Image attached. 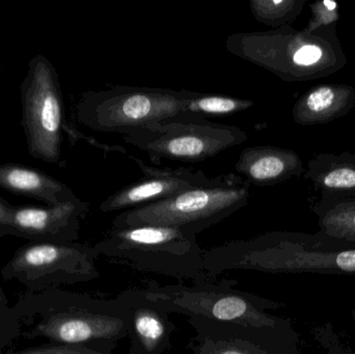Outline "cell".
<instances>
[{
    "mask_svg": "<svg viewBox=\"0 0 355 354\" xmlns=\"http://www.w3.org/2000/svg\"><path fill=\"white\" fill-rule=\"evenodd\" d=\"M235 168L250 184L269 186L297 175L300 161L295 153L288 150L257 145L241 152Z\"/></svg>",
    "mask_w": 355,
    "mask_h": 354,
    "instance_id": "5bb4252c",
    "label": "cell"
},
{
    "mask_svg": "<svg viewBox=\"0 0 355 354\" xmlns=\"http://www.w3.org/2000/svg\"><path fill=\"white\" fill-rule=\"evenodd\" d=\"M347 96V89L343 91L339 87H317L297 102L294 107V118L302 124L323 121L339 112Z\"/></svg>",
    "mask_w": 355,
    "mask_h": 354,
    "instance_id": "e0dca14e",
    "label": "cell"
},
{
    "mask_svg": "<svg viewBox=\"0 0 355 354\" xmlns=\"http://www.w3.org/2000/svg\"><path fill=\"white\" fill-rule=\"evenodd\" d=\"M250 183L235 174L215 177L211 184L193 187L155 204L121 212L112 228L174 227L198 235L248 205Z\"/></svg>",
    "mask_w": 355,
    "mask_h": 354,
    "instance_id": "5b68a950",
    "label": "cell"
},
{
    "mask_svg": "<svg viewBox=\"0 0 355 354\" xmlns=\"http://www.w3.org/2000/svg\"><path fill=\"white\" fill-rule=\"evenodd\" d=\"M236 284L234 280L200 281L191 285L166 286L150 282L141 290L168 314L252 328H291L288 320L269 313L271 310L285 307V303L234 288Z\"/></svg>",
    "mask_w": 355,
    "mask_h": 354,
    "instance_id": "277c9868",
    "label": "cell"
},
{
    "mask_svg": "<svg viewBox=\"0 0 355 354\" xmlns=\"http://www.w3.org/2000/svg\"><path fill=\"white\" fill-rule=\"evenodd\" d=\"M116 345H68L48 342L20 351H4L0 354H112Z\"/></svg>",
    "mask_w": 355,
    "mask_h": 354,
    "instance_id": "44dd1931",
    "label": "cell"
},
{
    "mask_svg": "<svg viewBox=\"0 0 355 354\" xmlns=\"http://www.w3.org/2000/svg\"><path fill=\"white\" fill-rule=\"evenodd\" d=\"M254 105V102L250 99L196 91L186 104L185 114L202 118H223L248 110Z\"/></svg>",
    "mask_w": 355,
    "mask_h": 354,
    "instance_id": "ac0fdd59",
    "label": "cell"
},
{
    "mask_svg": "<svg viewBox=\"0 0 355 354\" xmlns=\"http://www.w3.org/2000/svg\"><path fill=\"white\" fill-rule=\"evenodd\" d=\"M352 319H354V324H355V310L352 311Z\"/></svg>",
    "mask_w": 355,
    "mask_h": 354,
    "instance_id": "484cf974",
    "label": "cell"
},
{
    "mask_svg": "<svg viewBox=\"0 0 355 354\" xmlns=\"http://www.w3.org/2000/svg\"><path fill=\"white\" fill-rule=\"evenodd\" d=\"M250 10L258 22L279 26L293 19L300 8V2L293 0H250Z\"/></svg>",
    "mask_w": 355,
    "mask_h": 354,
    "instance_id": "d6986e66",
    "label": "cell"
},
{
    "mask_svg": "<svg viewBox=\"0 0 355 354\" xmlns=\"http://www.w3.org/2000/svg\"><path fill=\"white\" fill-rule=\"evenodd\" d=\"M137 163L144 176L137 182L123 187L102 202L99 210L103 213L128 211L150 204L158 203L178 193L211 184L214 178H209L200 170L189 168H157L147 166L141 160L130 155Z\"/></svg>",
    "mask_w": 355,
    "mask_h": 354,
    "instance_id": "8fae6325",
    "label": "cell"
},
{
    "mask_svg": "<svg viewBox=\"0 0 355 354\" xmlns=\"http://www.w3.org/2000/svg\"><path fill=\"white\" fill-rule=\"evenodd\" d=\"M125 143L146 152L153 163L162 160L200 162L241 145L248 134L239 127L207 118L183 116L133 129L123 135Z\"/></svg>",
    "mask_w": 355,
    "mask_h": 354,
    "instance_id": "52a82bcc",
    "label": "cell"
},
{
    "mask_svg": "<svg viewBox=\"0 0 355 354\" xmlns=\"http://www.w3.org/2000/svg\"><path fill=\"white\" fill-rule=\"evenodd\" d=\"M116 299L128 313L126 354H166L177 330L170 314L148 299L141 288L127 289Z\"/></svg>",
    "mask_w": 355,
    "mask_h": 354,
    "instance_id": "4fadbf2b",
    "label": "cell"
},
{
    "mask_svg": "<svg viewBox=\"0 0 355 354\" xmlns=\"http://www.w3.org/2000/svg\"><path fill=\"white\" fill-rule=\"evenodd\" d=\"M198 235L174 227L133 226L114 229L94 245L98 255L141 272L180 281L215 280L205 269Z\"/></svg>",
    "mask_w": 355,
    "mask_h": 354,
    "instance_id": "3957f363",
    "label": "cell"
},
{
    "mask_svg": "<svg viewBox=\"0 0 355 354\" xmlns=\"http://www.w3.org/2000/svg\"><path fill=\"white\" fill-rule=\"evenodd\" d=\"M98 258L93 245L28 241L4 264L1 276L20 283L29 292H42L97 280Z\"/></svg>",
    "mask_w": 355,
    "mask_h": 354,
    "instance_id": "9c48e42d",
    "label": "cell"
},
{
    "mask_svg": "<svg viewBox=\"0 0 355 354\" xmlns=\"http://www.w3.org/2000/svg\"><path fill=\"white\" fill-rule=\"evenodd\" d=\"M316 338L327 351L325 354H355L349 346L340 342L337 335L329 328L317 330Z\"/></svg>",
    "mask_w": 355,
    "mask_h": 354,
    "instance_id": "603a6c76",
    "label": "cell"
},
{
    "mask_svg": "<svg viewBox=\"0 0 355 354\" xmlns=\"http://www.w3.org/2000/svg\"><path fill=\"white\" fill-rule=\"evenodd\" d=\"M193 335L190 354H290L291 328H252L202 318H188Z\"/></svg>",
    "mask_w": 355,
    "mask_h": 354,
    "instance_id": "30bf717a",
    "label": "cell"
},
{
    "mask_svg": "<svg viewBox=\"0 0 355 354\" xmlns=\"http://www.w3.org/2000/svg\"><path fill=\"white\" fill-rule=\"evenodd\" d=\"M322 55V50L318 46L311 45V44H304V45L300 46L293 56V66L295 69V73L297 68L312 66V64H316L318 60H321Z\"/></svg>",
    "mask_w": 355,
    "mask_h": 354,
    "instance_id": "cb8c5ba5",
    "label": "cell"
},
{
    "mask_svg": "<svg viewBox=\"0 0 355 354\" xmlns=\"http://www.w3.org/2000/svg\"><path fill=\"white\" fill-rule=\"evenodd\" d=\"M196 94L186 89L116 85L83 94L77 105V118L97 132L124 135L133 129L186 116V104Z\"/></svg>",
    "mask_w": 355,
    "mask_h": 354,
    "instance_id": "8992f818",
    "label": "cell"
},
{
    "mask_svg": "<svg viewBox=\"0 0 355 354\" xmlns=\"http://www.w3.org/2000/svg\"><path fill=\"white\" fill-rule=\"evenodd\" d=\"M89 205L76 197L45 207L21 206L12 210L14 237L31 242L70 243L79 238Z\"/></svg>",
    "mask_w": 355,
    "mask_h": 354,
    "instance_id": "7c38bea8",
    "label": "cell"
},
{
    "mask_svg": "<svg viewBox=\"0 0 355 354\" xmlns=\"http://www.w3.org/2000/svg\"><path fill=\"white\" fill-rule=\"evenodd\" d=\"M22 126L31 156L48 164L62 159L64 106L58 72L42 54L29 60L20 87Z\"/></svg>",
    "mask_w": 355,
    "mask_h": 354,
    "instance_id": "ba28073f",
    "label": "cell"
},
{
    "mask_svg": "<svg viewBox=\"0 0 355 354\" xmlns=\"http://www.w3.org/2000/svg\"><path fill=\"white\" fill-rule=\"evenodd\" d=\"M22 335V326L14 306L0 287V353L12 349Z\"/></svg>",
    "mask_w": 355,
    "mask_h": 354,
    "instance_id": "ffe728a7",
    "label": "cell"
},
{
    "mask_svg": "<svg viewBox=\"0 0 355 354\" xmlns=\"http://www.w3.org/2000/svg\"><path fill=\"white\" fill-rule=\"evenodd\" d=\"M14 206L0 197V238L14 236L12 228V210Z\"/></svg>",
    "mask_w": 355,
    "mask_h": 354,
    "instance_id": "d4e9b609",
    "label": "cell"
},
{
    "mask_svg": "<svg viewBox=\"0 0 355 354\" xmlns=\"http://www.w3.org/2000/svg\"><path fill=\"white\" fill-rule=\"evenodd\" d=\"M0 187L14 195L39 200L48 206L77 197L66 184L53 177L17 163L0 164Z\"/></svg>",
    "mask_w": 355,
    "mask_h": 354,
    "instance_id": "9a60e30c",
    "label": "cell"
},
{
    "mask_svg": "<svg viewBox=\"0 0 355 354\" xmlns=\"http://www.w3.org/2000/svg\"><path fill=\"white\" fill-rule=\"evenodd\" d=\"M333 200V199H331ZM319 215L320 234L329 238L355 243V197L333 200L331 204H323Z\"/></svg>",
    "mask_w": 355,
    "mask_h": 354,
    "instance_id": "2e32d148",
    "label": "cell"
},
{
    "mask_svg": "<svg viewBox=\"0 0 355 354\" xmlns=\"http://www.w3.org/2000/svg\"><path fill=\"white\" fill-rule=\"evenodd\" d=\"M317 182L333 191H355V166L352 162H333L318 175Z\"/></svg>",
    "mask_w": 355,
    "mask_h": 354,
    "instance_id": "7402d4cb",
    "label": "cell"
},
{
    "mask_svg": "<svg viewBox=\"0 0 355 354\" xmlns=\"http://www.w3.org/2000/svg\"><path fill=\"white\" fill-rule=\"evenodd\" d=\"M26 340L68 345H118L128 336V313L118 299L60 288L25 292L14 305Z\"/></svg>",
    "mask_w": 355,
    "mask_h": 354,
    "instance_id": "7a4b0ae2",
    "label": "cell"
},
{
    "mask_svg": "<svg viewBox=\"0 0 355 354\" xmlns=\"http://www.w3.org/2000/svg\"><path fill=\"white\" fill-rule=\"evenodd\" d=\"M212 278L231 270L266 274H355V243L317 235L269 232L202 253Z\"/></svg>",
    "mask_w": 355,
    "mask_h": 354,
    "instance_id": "6da1fadb",
    "label": "cell"
}]
</instances>
